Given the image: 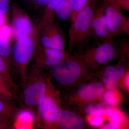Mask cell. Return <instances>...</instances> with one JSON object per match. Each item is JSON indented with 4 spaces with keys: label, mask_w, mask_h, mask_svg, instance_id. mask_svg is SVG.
I'll list each match as a JSON object with an SVG mask.
<instances>
[{
    "label": "cell",
    "mask_w": 129,
    "mask_h": 129,
    "mask_svg": "<svg viewBox=\"0 0 129 129\" xmlns=\"http://www.w3.org/2000/svg\"><path fill=\"white\" fill-rule=\"evenodd\" d=\"M14 122L12 119L0 115V129L12 128Z\"/></svg>",
    "instance_id": "cell-29"
},
{
    "label": "cell",
    "mask_w": 129,
    "mask_h": 129,
    "mask_svg": "<svg viewBox=\"0 0 129 129\" xmlns=\"http://www.w3.org/2000/svg\"><path fill=\"white\" fill-rule=\"evenodd\" d=\"M62 103L60 92L54 85L36 107L37 127L42 129L57 128V119Z\"/></svg>",
    "instance_id": "cell-6"
},
{
    "label": "cell",
    "mask_w": 129,
    "mask_h": 129,
    "mask_svg": "<svg viewBox=\"0 0 129 129\" xmlns=\"http://www.w3.org/2000/svg\"><path fill=\"white\" fill-rule=\"evenodd\" d=\"M97 72L101 73L100 75H98V77L106 89L115 88L117 83L115 75V64H108Z\"/></svg>",
    "instance_id": "cell-14"
},
{
    "label": "cell",
    "mask_w": 129,
    "mask_h": 129,
    "mask_svg": "<svg viewBox=\"0 0 129 129\" xmlns=\"http://www.w3.org/2000/svg\"><path fill=\"white\" fill-rule=\"evenodd\" d=\"M68 54L66 52L43 47L38 44L33 56L32 66L44 70H50L65 59Z\"/></svg>",
    "instance_id": "cell-9"
},
{
    "label": "cell",
    "mask_w": 129,
    "mask_h": 129,
    "mask_svg": "<svg viewBox=\"0 0 129 129\" xmlns=\"http://www.w3.org/2000/svg\"><path fill=\"white\" fill-rule=\"evenodd\" d=\"M106 117L103 115H88L86 116V122L93 127H101L104 124Z\"/></svg>",
    "instance_id": "cell-27"
},
{
    "label": "cell",
    "mask_w": 129,
    "mask_h": 129,
    "mask_svg": "<svg viewBox=\"0 0 129 129\" xmlns=\"http://www.w3.org/2000/svg\"><path fill=\"white\" fill-rule=\"evenodd\" d=\"M50 70L51 79L66 91L95 75L78 53L68 54L63 61Z\"/></svg>",
    "instance_id": "cell-2"
},
{
    "label": "cell",
    "mask_w": 129,
    "mask_h": 129,
    "mask_svg": "<svg viewBox=\"0 0 129 129\" xmlns=\"http://www.w3.org/2000/svg\"><path fill=\"white\" fill-rule=\"evenodd\" d=\"M63 0H50L45 8L44 13L38 26L41 31L54 22L55 12Z\"/></svg>",
    "instance_id": "cell-15"
},
{
    "label": "cell",
    "mask_w": 129,
    "mask_h": 129,
    "mask_svg": "<svg viewBox=\"0 0 129 129\" xmlns=\"http://www.w3.org/2000/svg\"><path fill=\"white\" fill-rule=\"evenodd\" d=\"M73 9V0H63L56 9L55 14L62 21L71 18Z\"/></svg>",
    "instance_id": "cell-18"
},
{
    "label": "cell",
    "mask_w": 129,
    "mask_h": 129,
    "mask_svg": "<svg viewBox=\"0 0 129 129\" xmlns=\"http://www.w3.org/2000/svg\"><path fill=\"white\" fill-rule=\"evenodd\" d=\"M38 44L43 47L66 52L64 36L58 25L54 22L41 32Z\"/></svg>",
    "instance_id": "cell-11"
},
{
    "label": "cell",
    "mask_w": 129,
    "mask_h": 129,
    "mask_svg": "<svg viewBox=\"0 0 129 129\" xmlns=\"http://www.w3.org/2000/svg\"><path fill=\"white\" fill-rule=\"evenodd\" d=\"M24 1L29 4L34 5L37 0H24Z\"/></svg>",
    "instance_id": "cell-36"
},
{
    "label": "cell",
    "mask_w": 129,
    "mask_h": 129,
    "mask_svg": "<svg viewBox=\"0 0 129 129\" xmlns=\"http://www.w3.org/2000/svg\"><path fill=\"white\" fill-rule=\"evenodd\" d=\"M115 89H106L102 95L101 101L106 105L112 107H117L120 101L121 96Z\"/></svg>",
    "instance_id": "cell-17"
},
{
    "label": "cell",
    "mask_w": 129,
    "mask_h": 129,
    "mask_svg": "<svg viewBox=\"0 0 129 129\" xmlns=\"http://www.w3.org/2000/svg\"><path fill=\"white\" fill-rule=\"evenodd\" d=\"M99 128L101 129H117L120 128V127L117 124L109 122L106 124H103Z\"/></svg>",
    "instance_id": "cell-34"
},
{
    "label": "cell",
    "mask_w": 129,
    "mask_h": 129,
    "mask_svg": "<svg viewBox=\"0 0 129 129\" xmlns=\"http://www.w3.org/2000/svg\"><path fill=\"white\" fill-rule=\"evenodd\" d=\"M104 11L110 35L109 39L121 34H129V18L126 17L118 3L117 0H101Z\"/></svg>",
    "instance_id": "cell-8"
},
{
    "label": "cell",
    "mask_w": 129,
    "mask_h": 129,
    "mask_svg": "<svg viewBox=\"0 0 129 129\" xmlns=\"http://www.w3.org/2000/svg\"><path fill=\"white\" fill-rule=\"evenodd\" d=\"M117 2L122 10L129 11V0H117Z\"/></svg>",
    "instance_id": "cell-33"
},
{
    "label": "cell",
    "mask_w": 129,
    "mask_h": 129,
    "mask_svg": "<svg viewBox=\"0 0 129 129\" xmlns=\"http://www.w3.org/2000/svg\"><path fill=\"white\" fill-rule=\"evenodd\" d=\"M0 34L9 41L13 39V30L11 25L7 23L0 28Z\"/></svg>",
    "instance_id": "cell-28"
},
{
    "label": "cell",
    "mask_w": 129,
    "mask_h": 129,
    "mask_svg": "<svg viewBox=\"0 0 129 129\" xmlns=\"http://www.w3.org/2000/svg\"><path fill=\"white\" fill-rule=\"evenodd\" d=\"M95 0H73V9L71 15V22H72L79 12L90 3Z\"/></svg>",
    "instance_id": "cell-25"
},
{
    "label": "cell",
    "mask_w": 129,
    "mask_h": 129,
    "mask_svg": "<svg viewBox=\"0 0 129 129\" xmlns=\"http://www.w3.org/2000/svg\"><path fill=\"white\" fill-rule=\"evenodd\" d=\"M120 81H122V85L125 90L127 91V92H129V73L128 71L124 75L123 77Z\"/></svg>",
    "instance_id": "cell-31"
},
{
    "label": "cell",
    "mask_w": 129,
    "mask_h": 129,
    "mask_svg": "<svg viewBox=\"0 0 129 129\" xmlns=\"http://www.w3.org/2000/svg\"><path fill=\"white\" fill-rule=\"evenodd\" d=\"M116 108L107 106L106 119L109 122L117 124L121 128L126 121L125 117L124 114Z\"/></svg>",
    "instance_id": "cell-19"
},
{
    "label": "cell",
    "mask_w": 129,
    "mask_h": 129,
    "mask_svg": "<svg viewBox=\"0 0 129 129\" xmlns=\"http://www.w3.org/2000/svg\"><path fill=\"white\" fill-rule=\"evenodd\" d=\"M41 33L37 26L31 34L16 40L12 45L11 67L13 64L20 84L27 76L29 64L34 55Z\"/></svg>",
    "instance_id": "cell-3"
},
{
    "label": "cell",
    "mask_w": 129,
    "mask_h": 129,
    "mask_svg": "<svg viewBox=\"0 0 129 129\" xmlns=\"http://www.w3.org/2000/svg\"><path fill=\"white\" fill-rule=\"evenodd\" d=\"M13 101H9L0 98V115L15 119L19 109L18 108Z\"/></svg>",
    "instance_id": "cell-22"
},
{
    "label": "cell",
    "mask_w": 129,
    "mask_h": 129,
    "mask_svg": "<svg viewBox=\"0 0 129 129\" xmlns=\"http://www.w3.org/2000/svg\"><path fill=\"white\" fill-rule=\"evenodd\" d=\"M7 16L4 14L0 13V28H1L3 25L7 23Z\"/></svg>",
    "instance_id": "cell-35"
},
{
    "label": "cell",
    "mask_w": 129,
    "mask_h": 129,
    "mask_svg": "<svg viewBox=\"0 0 129 129\" xmlns=\"http://www.w3.org/2000/svg\"><path fill=\"white\" fill-rule=\"evenodd\" d=\"M10 8V0H0V13L7 17Z\"/></svg>",
    "instance_id": "cell-30"
},
{
    "label": "cell",
    "mask_w": 129,
    "mask_h": 129,
    "mask_svg": "<svg viewBox=\"0 0 129 129\" xmlns=\"http://www.w3.org/2000/svg\"><path fill=\"white\" fill-rule=\"evenodd\" d=\"M91 73L96 72L119 56L118 45L113 39H107L101 43L78 53Z\"/></svg>",
    "instance_id": "cell-5"
},
{
    "label": "cell",
    "mask_w": 129,
    "mask_h": 129,
    "mask_svg": "<svg viewBox=\"0 0 129 129\" xmlns=\"http://www.w3.org/2000/svg\"><path fill=\"white\" fill-rule=\"evenodd\" d=\"M107 106L99 102L92 103L87 104L79 111L86 115H103L106 117Z\"/></svg>",
    "instance_id": "cell-20"
},
{
    "label": "cell",
    "mask_w": 129,
    "mask_h": 129,
    "mask_svg": "<svg viewBox=\"0 0 129 129\" xmlns=\"http://www.w3.org/2000/svg\"><path fill=\"white\" fill-rule=\"evenodd\" d=\"M0 55L2 56L11 70L12 65V44L0 34Z\"/></svg>",
    "instance_id": "cell-23"
},
{
    "label": "cell",
    "mask_w": 129,
    "mask_h": 129,
    "mask_svg": "<svg viewBox=\"0 0 129 129\" xmlns=\"http://www.w3.org/2000/svg\"><path fill=\"white\" fill-rule=\"evenodd\" d=\"M19 99L22 108L34 111L54 86L44 69L32 66L26 78L20 84Z\"/></svg>",
    "instance_id": "cell-1"
},
{
    "label": "cell",
    "mask_w": 129,
    "mask_h": 129,
    "mask_svg": "<svg viewBox=\"0 0 129 129\" xmlns=\"http://www.w3.org/2000/svg\"><path fill=\"white\" fill-rule=\"evenodd\" d=\"M110 32L103 5L96 7L90 26V36L102 41L109 39Z\"/></svg>",
    "instance_id": "cell-12"
},
{
    "label": "cell",
    "mask_w": 129,
    "mask_h": 129,
    "mask_svg": "<svg viewBox=\"0 0 129 129\" xmlns=\"http://www.w3.org/2000/svg\"><path fill=\"white\" fill-rule=\"evenodd\" d=\"M105 89L94 75L66 91L63 99L67 105L79 111L87 104L101 101Z\"/></svg>",
    "instance_id": "cell-4"
},
{
    "label": "cell",
    "mask_w": 129,
    "mask_h": 129,
    "mask_svg": "<svg viewBox=\"0 0 129 129\" xmlns=\"http://www.w3.org/2000/svg\"><path fill=\"white\" fill-rule=\"evenodd\" d=\"M12 9L13 18L11 26L13 30V39L16 40L31 34L36 27L34 26L27 13L17 4H13Z\"/></svg>",
    "instance_id": "cell-10"
},
{
    "label": "cell",
    "mask_w": 129,
    "mask_h": 129,
    "mask_svg": "<svg viewBox=\"0 0 129 129\" xmlns=\"http://www.w3.org/2000/svg\"><path fill=\"white\" fill-rule=\"evenodd\" d=\"M50 0H37L34 4L35 7L36 9L45 8L48 5Z\"/></svg>",
    "instance_id": "cell-32"
},
{
    "label": "cell",
    "mask_w": 129,
    "mask_h": 129,
    "mask_svg": "<svg viewBox=\"0 0 129 129\" xmlns=\"http://www.w3.org/2000/svg\"><path fill=\"white\" fill-rule=\"evenodd\" d=\"M119 56L118 58L129 61V41L127 39H124L120 41L118 44Z\"/></svg>",
    "instance_id": "cell-26"
},
{
    "label": "cell",
    "mask_w": 129,
    "mask_h": 129,
    "mask_svg": "<svg viewBox=\"0 0 129 129\" xmlns=\"http://www.w3.org/2000/svg\"><path fill=\"white\" fill-rule=\"evenodd\" d=\"M86 121L76 112L64 108H61L57 119L56 127L61 129H83L86 126Z\"/></svg>",
    "instance_id": "cell-13"
},
{
    "label": "cell",
    "mask_w": 129,
    "mask_h": 129,
    "mask_svg": "<svg viewBox=\"0 0 129 129\" xmlns=\"http://www.w3.org/2000/svg\"><path fill=\"white\" fill-rule=\"evenodd\" d=\"M15 91L0 73V98L6 101H13L16 98Z\"/></svg>",
    "instance_id": "cell-21"
},
{
    "label": "cell",
    "mask_w": 129,
    "mask_h": 129,
    "mask_svg": "<svg viewBox=\"0 0 129 129\" xmlns=\"http://www.w3.org/2000/svg\"><path fill=\"white\" fill-rule=\"evenodd\" d=\"M0 73L4 76L10 86L15 90L17 89V84L14 81L10 68L0 55Z\"/></svg>",
    "instance_id": "cell-24"
},
{
    "label": "cell",
    "mask_w": 129,
    "mask_h": 129,
    "mask_svg": "<svg viewBox=\"0 0 129 129\" xmlns=\"http://www.w3.org/2000/svg\"><path fill=\"white\" fill-rule=\"evenodd\" d=\"M96 0L80 11L76 15L69 30L68 50L70 53L76 46L90 36V26L96 8Z\"/></svg>",
    "instance_id": "cell-7"
},
{
    "label": "cell",
    "mask_w": 129,
    "mask_h": 129,
    "mask_svg": "<svg viewBox=\"0 0 129 129\" xmlns=\"http://www.w3.org/2000/svg\"><path fill=\"white\" fill-rule=\"evenodd\" d=\"M33 111L25 109H19L14 119L13 128L26 129L32 128L34 122Z\"/></svg>",
    "instance_id": "cell-16"
}]
</instances>
